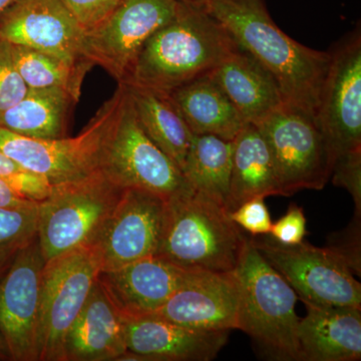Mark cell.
Masks as SVG:
<instances>
[{"label":"cell","mask_w":361,"mask_h":361,"mask_svg":"<svg viewBox=\"0 0 361 361\" xmlns=\"http://www.w3.org/2000/svg\"><path fill=\"white\" fill-rule=\"evenodd\" d=\"M207 13L275 78L285 103L315 116L330 52L292 39L271 18L265 0H214Z\"/></svg>","instance_id":"obj_1"},{"label":"cell","mask_w":361,"mask_h":361,"mask_svg":"<svg viewBox=\"0 0 361 361\" xmlns=\"http://www.w3.org/2000/svg\"><path fill=\"white\" fill-rule=\"evenodd\" d=\"M237 45L210 13L183 4L174 20L144 44L122 84L169 94L210 73Z\"/></svg>","instance_id":"obj_2"},{"label":"cell","mask_w":361,"mask_h":361,"mask_svg":"<svg viewBox=\"0 0 361 361\" xmlns=\"http://www.w3.org/2000/svg\"><path fill=\"white\" fill-rule=\"evenodd\" d=\"M248 239L224 204L192 190L168 200L157 255L188 270L233 272Z\"/></svg>","instance_id":"obj_3"},{"label":"cell","mask_w":361,"mask_h":361,"mask_svg":"<svg viewBox=\"0 0 361 361\" xmlns=\"http://www.w3.org/2000/svg\"><path fill=\"white\" fill-rule=\"evenodd\" d=\"M239 284L238 327L276 360H302L296 292L248 239L235 269Z\"/></svg>","instance_id":"obj_4"},{"label":"cell","mask_w":361,"mask_h":361,"mask_svg":"<svg viewBox=\"0 0 361 361\" xmlns=\"http://www.w3.org/2000/svg\"><path fill=\"white\" fill-rule=\"evenodd\" d=\"M123 191L101 170L52 185L51 194L39 203L37 236L45 262L94 245Z\"/></svg>","instance_id":"obj_5"},{"label":"cell","mask_w":361,"mask_h":361,"mask_svg":"<svg viewBox=\"0 0 361 361\" xmlns=\"http://www.w3.org/2000/svg\"><path fill=\"white\" fill-rule=\"evenodd\" d=\"M104 139L99 169L123 189L145 190L170 200L192 191L179 167L140 125L127 87Z\"/></svg>","instance_id":"obj_6"},{"label":"cell","mask_w":361,"mask_h":361,"mask_svg":"<svg viewBox=\"0 0 361 361\" xmlns=\"http://www.w3.org/2000/svg\"><path fill=\"white\" fill-rule=\"evenodd\" d=\"M103 269L94 245L47 261L42 271L37 361H63V343Z\"/></svg>","instance_id":"obj_7"},{"label":"cell","mask_w":361,"mask_h":361,"mask_svg":"<svg viewBox=\"0 0 361 361\" xmlns=\"http://www.w3.org/2000/svg\"><path fill=\"white\" fill-rule=\"evenodd\" d=\"M122 87L75 137L33 139L0 127V153L52 185L82 179L99 169L104 139L120 103Z\"/></svg>","instance_id":"obj_8"},{"label":"cell","mask_w":361,"mask_h":361,"mask_svg":"<svg viewBox=\"0 0 361 361\" xmlns=\"http://www.w3.org/2000/svg\"><path fill=\"white\" fill-rule=\"evenodd\" d=\"M252 243L303 302L361 308V285L348 259L332 246L285 245L272 237Z\"/></svg>","instance_id":"obj_9"},{"label":"cell","mask_w":361,"mask_h":361,"mask_svg":"<svg viewBox=\"0 0 361 361\" xmlns=\"http://www.w3.org/2000/svg\"><path fill=\"white\" fill-rule=\"evenodd\" d=\"M256 126L270 149L282 196L325 187L331 164L315 116L284 104Z\"/></svg>","instance_id":"obj_10"},{"label":"cell","mask_w":361,"mask_h":361,"mask_svg":"<svg viewBox=\"0 0 361 361\" xmlns=\"http://www.w3.org/2000/svg\"><path fill=\"white\" fill-rule=\"evenodd\" d=\"M330 52L316 114L330 164L361 152V33L356 28Z\"/></svg>","instance_id":"obj_11"},{"label":"cell","mask_w":361,"mask_h":361,"mask_svg":"<svg viewBox=\"0 0 361 361\" xmlns=\"http://www.w3.org/2000/svg\"><path fill=\"white\" fill-rule=\"evenodd\" d=\"M180 0H121L111 16L87 35L85 56L122 84L144 44L174 20Z\"/></svg>","instance_id":"obj_12"},{"label":"cell","mask_w":361,"mask_h":361,"mask_svg":"<svg viewBox=\"0 0 361 361\" xmlns=\"http://www.w3.org/2000/svg\"><path fill=\"white\" fill-rule=\"evenodd\" d=\"M45 264L37 236L25 244L0 278V336L11 360L37 361L42 271Z\"/></svg>","instance_id":"obj_13"},{"label":"cell","mask_w":361,"mask_h":361,"mask_svg":"<svg viewBox=\"0 0 361 361\" xmlns=\"http://www.w3.org/2000/svg\"><path fill=\"white\" fill-rule=\"evenodd\" d=\"M168 200L141 189H125L94 246L103 269L111 270L157 255L160 249Z\"/></svg>","instance_id":"obj_14"},{"label":"cell","mask_w":361,"mask_h":361,"mask_svg":"<svg viewBox=\"0 0 361 361\" xmlns=\"http://www.w3.org/2000/svg\"><path fill=\"white\" fill-rule=\"evenodd\" d=\"M0 39L80 63L87 33L61 0H20L0 16Z\"/></svg>","instance_id":"obj_15"},{"label":"cell","mask_w":361,"mask_h":361,"mask_svg":"<svg viewBox=\"0 0 361 361\" xmlns=\"http://www.w3.org/2000/svg\"><path fill=\"white\" fill-rule=\"evenodd\" d=\"M229 334V330L189 329L153 314L125 315V360H213Z\"/></svg>","instance_id":"obj_16"},{"label":"cell","mask_w":361,"mask_h":361,"mask_svg":"<svg viewBox=\"0 0 361 361\" xmlns=\"http://www.w3.org/2000/svg\"><path fill=\"white\" fill-rule=\"evenodd\" d=\"M200 272L153 255L101 271L99 280L123 314L147 315L161 308Z\"/></svg>","instance_id":"obj_17"},{"label":"cell","mask_w":361,"mask_h":361,"mask_svg":"<svg viewBox=\"0 0 361 361\" xmlns=\"http://www.w3.org/2000/svg\"><path fill=\"white\" fill-rule=\"evenodd\" d=\"M239 284L233 272L202 271L153 315L199 330L238 327Z\"/></svg>","instance_id":"obj_18"},{"label":"cell","mask_w":361,"mask_h":361,"mask_svg":"<svg viewBox=\"0 0 361 361\" xmlns=\"http://www.w3.org/2000/svg\"><path fill=\"white\" fill-rule=\"evenodd\" d=\"M125 314L99 278L63 343V361L125 360Z\"/></svg>","instance_id":"obj_19"},{"label":"cell","mask_w":361,"mask_h":361,"mask_svg":"<svg viewBox=\"0 0 361 361\" xmlns=\"http://www.w3.org/2000/svg\"><path fill=\"white\" fill-rule=\"evenodd\" d=\"M208 73L246 123L257 125L286 104L272 73L239 44Z\"/></svg>","instance_id":"obj_20"},{"label":"cell","mask_w":361,"mask_h":361,"mask_svg":"<svg viewBox=\"0 0 361 361\" xmlns=\"http://www.w3.org/2000/svg\"><path fill=\"white\" fill-rule=\"evenodd\" d=\"M303 303L307 313L297 330L302 360H360L361 308Z\"/></svg>","instance_id":"obj_21"},{"label":"cell","mask_w":361,"mask_h":361,"mask_svg":"<svg viewBox=\"0 0 361 361\" xmlns=\"http://www.w3.org/2000/svg\"><path fill=\"white\" fill-rule=\"evenodd\" d=\"M166 94L193 134L233 141L247 123L209 73Z\"/></svg>","instance_id":"obj_22"},{"label":"cell","mask_w":361,"mask_h":361,"mask_svg":"<svg viewBox=\"0 0 361 361\" xmlns=\"http://www.w3.org/2000/svg\"><path fill=\"white\" fill-rule=\"evenodd\" d=\"M269 196H282L272 156L257 126L247 123L233 140L227 209L232 212L250 199Z\"/></svg>","instance_id":"obj_23"},{"label":"cell","mask_w":361,"mask_h":361,"mask_svg":"<svg viewBox=\"0 0 361 361\" xmlns=\"http://www.w3.org/2000/svg\"><path fill=\"white\" fill-rule=\"evenodd\" d=\"M78 99L59 87L30 89L26 96L0 114V127L33 139L66 137L71 108Z\"/></svg>","instance_id":"obj_24"},{"label":"cell","mask_w":361,"mask_h":361,"mask_svg":"<svg viewBox=\"0 0 361 361\" xmlns=\"http://www.w3.org/2000/svg\"><path fill=\"white\" fill-rule=\"evenodd\" d=\"M126 87L142 130L182 171L193 133L167 94L137 85Z\"/></svg>","instance_id":"obj_25"},{"label":"cell","mask_w":361,"mask_h":361,"mask_svg":"<svg viewBox=\"0 0 361 361\" xmlns=\"http://www.w3.org/2000/svg\"><path fill=\"white\" fill-rule=\"evenodd\" d=\"M232 159L233 141L193 134L182 173L194 191L227 207Z\"/></svg>","instance_id":"obj_26"},{"label":"cell","mask_w":361,"mask_h":361,"mask_svg":"<svg viewBox=\"0 0 361 361\" xmlns=\"http://www.w3.org/2000/svg\"><path fill=\"white\" fill-rule=\"evenodd\" d=\"M9 44L14 63L28 89L59 87L78 101L85 75L94 66L90 61L71 63L23 45Z\"/></svg>","instance_id":"obj_27"},{"label":"cell","mask_w":361,"mask_h":361,"mask_svg":"<svg viewBox=\"0 0 361 361\" xmlns=\"http://www.w3.org/2000/svg\"><path fill=\"white\" fill-rule=\"evenodd\" d=\"M39 204L32 208H0V248L23 245L37 236Z\"/></svg>","instance_id":"obj_28"},{"label":"cell","mask_w":361,"mask_h":361,"mask_svg":"<svg viewBox=\"0 0 361 361\" xmlns=\"http://www.w3.org/2000/svg\"><path fill=\"white\" fill-rule=\"evenodd\" d=\"M28 90L14 63L11 44L0 39V114L20 102Z\"/></svg>","instance_id":"obj_29"},{"label":"cell","mask_w":361,"mask_h":361,"mask_svg":"<svg viewBox=\"0 0 361 361\" xmlns=\"http://www.w3.org/2000/svg\"><path fill=\"white\" fill-rule=\"evenodd\" d=\"M61 2L87 35L111 16L121 0H61Z\"/></svg>","instance_id":"obj_30"},{"label":"cell","mask_w":361,"mask_h":361,"mask_svg":"<svg viewBox=\"0 0 361 361\" xmlns=\"http://www.w3.org/2000/svg\"><path fill=\"white\" fill-rule=\"evenodd\" d=\"M332 183L348 190L355 200L356 217L361 213V152L337 159L332 165Z\"/></svg>","instance_id":"obj_31"},{"label":"cell","mask_w":361,"mask_h":361,"mask_svg":"<svg viewBox=\"0 0 361 361\" xmlns=\"http://www.w3.org/2000/svg\"><path fill=\"white\" fill-rule=\"evenodd\" d=\"M231 219L241 229L250 233L252 236L269 235L272 220L264 198H253L244 202L230 212Z\"/></svg>","instance_id":"obj_32"},{"label":"cell","mask_w":361,"mask_h":361,"mask_svg":"<svg viewBox=\"0 0 361 361\" xmlns=\"http://www.w3.org/2000/svg\"><path fill=\"white\" fill-rule=\"evenodd\" d=\"M306 235V218L303 209L295 203L289 206L283 217L272 223L270 236L285 245H296L303 242Z\"/></svg>","instance_id":"obj_33"},{"label":"cell","mask_w":361,"mask_h":361,"mask_svg":"<svg viewBox=\"0 0 361 361\" xmlns=\"http://www.w3.org/2000/svg\"><path fill=\"white\" fill-rule=\"evenodd\" d=\"M37 202H33L20 196L9 186L6 180L0 177V208L4 209H25L37 206Z\"/></svg>","instance_id":"obj_34"},{"label":"cell","mask_w":361,"mask_h":361,"mask_svg":"<svg viewBox=\"0 0 361 361\" xmlns=\"http://www.w3.org/2000/svg\"><path fill=\"white\" fill-rule=\"evenodd\" d=\"M23 245H25V244H23ZM23 245L9 246L0 248V278L6 274V271L8 270L9 266L13 263L14 257H16V254H18V250H20Z\"/></svg>","instance_id":"obj_35"},{"label":"cell","mask_w":361,"mask_h":361,"mask_svg":"<svg viewBox=\"0 0 361 361\" xmlns=\"http://www.w3.org/2000/svg\"><path fill=\"white\" fill-rule=\"evenodd\" d=\"M23 168H21L18 164L14 163L13 160L7 158L6 155L0 153V177H1L2 179L11 177V176L16 174V173L23 170Z\"/></svg>","instance_id":"obj_36"},{"label":"cell","mask_w":361,"mask_h":361,"mask_svg":"<svg viewBox=\"0 0 361 361\" xmlns=\"http://www.w3.org/2000/svg\"><path fill=\"white\" fill-rule=\"evenodd\" d=\"M183 4H187V6L196 7V8L204 9L206 11L207 7L210 6L214 0H180Z\"/></svg>","instance_id":"obj_37"},{"label":"cell","mask_w":361,"mask_h":361,"mask_svg":"<svg viewBox=\"0 0 361 361\" xmlns=\"http://www.w3.org/2000/svg\"><path fill=\"white\" fill-rule=\"evenodd\" d=\"M0 360H11L8 348L1 336H0Z\"/></svg>","instance_id":"obj_38"},{"label":"cell","mask_w":361,"mask_h":361,"mask_svg":"<svg viewBox=\"0 0 361 361\" xmlns=\"http://www.w3.org/2000/svg\"><path fill=\"white\" fill-rule=\"evenodd\" d=\"M18 1L20 0H0V16Z\"/></svg>","instance_id":"obj_39"}]
</instances>
